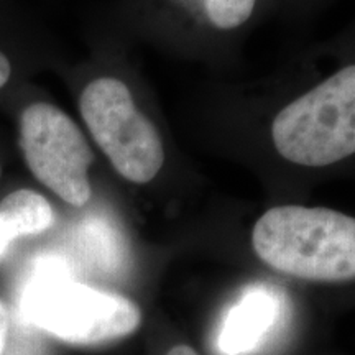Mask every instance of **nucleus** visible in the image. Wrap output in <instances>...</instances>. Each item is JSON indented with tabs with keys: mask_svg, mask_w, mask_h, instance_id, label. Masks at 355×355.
<instances>
[{
	"mask_svg": "<svg viewBox=\"0 0 355 355\" xmlns=\"http://www.w3.org/2000/svg\"><path fill=\"white\" fill-rule=\"evenodd\" d=\"M252 245L263 263L290 277L355 279V217L329 207H272L255 222Z\"/></svg>",
	"mask_w": 355,
	"mask_h": 355,
	"instance_id": "obj_1",
	"label": "nucleus"
},
{
	"mask_svg": "<svg viewBox=\"0 0 355 355\" xmlns=\"http://www.w3.org/2000/svg\"><path fill=\"white\" fill-rule=\"evenodd\" d=\"M272 140L279 157L301 166H329L355 155V64L279 110Z\"/></svg>",
	"mask_w": 355,
	"mask_h": 355,
	"instance_id": "obj_2",
	"label": "nucleus"
},
{
	"mask_svg": "<svg viewBox=\"0 0 355 355\" xmlns=\"http://www.w3.org/2000/svg\"><path fill=\"white\" fill-rule=\"evenodd\" d=\"M79 112L92 139L123 180L146 184L165 163L162 137L121 79L102 76L84 87Z\"/></svg>",
	"mask_w": 355,
	"mask_h": 355,
	"instance_id": "obj_3",
	"label": "nucleus"
},
{
	"mask_svg": "<svg viewBox=\"0 0 355 355\" xmlns=\"http://www.w3.org/2000/svg\"><path fill=\"white\" fill-rule=\"evenodd\" d=\"M30 322L74 345L122 339L140 327L141 311L125 296L68 278L50 279L26 301Z\"/></svg>",
	"mask_w": 355,
	"mask_h": 355,
	"instance_id": "obj_4",
	"label": "nucleus"
},
{
	"mask_svg": "<svg viewBox=\"0 0 355 355\" xmlns=\"http://www.w3.org/2000/svg\"><path fill=\"white\" fill-rule=\"evenodd\" d=\"M19 146L26 168L61 201L83 207L92 196L94 153L76 122L50 102H33L19 119Z\"/></svg>",
	"mask_w": 355,
	"mask_h": 355,
	"instance_id": "obj_5",
	"label": "nucleus"
},
{
	"mask_svg": "<svg viewBox=\"0 0 355 355\" xmlns=\"http://www.w3.org/2000/svg\"><path fill=\"white\" fill-rule=\"evenodd\" d=\"M282 303L266 286H252L229 309L222 322L217 347L224 355H243L255 350L279 318Z\"/></svg>",
	"mask_w": 355,
	"mask_h": 355,
	"instance_id": "obj_6",
	"label": "nucleus"
},
{
	"mask_svg": "<svg viewBox=\"0 0 355 355\" xmlns=\"http://www.w3.org/2000/svg\"><path fill=\"white\" fill-rule=\"evenodd\" d=\"M55 222L51 202L33 189H15L0 201V259L21 237L43 234Z\"/></svg>",
	"mask_w": 355,
	"mask_h": 355,
	"instance_id": "obj_7",
	"label": "nucleus"
},
{
	"mask_svg": "<svg viewBox=\"0 0 355 355\" xmlns=\"http://www.w3.org/2000/svg\"><path fill=\"white\" fill-rule=\"evenodd\" d=\"M196 2L207 21L219 30H232L250 19L257 0H191Z\"/></svg>",
	"mask_w": 355,
	"mask_h": 355,
	"instance_id": "obj_8",
	"label": "nucleus"
},
{
	"mask_svg": "<svg viewBox=\"0 0 355 355\" xmlns=\"http://www.w3.org/2000/svg\"><path fill=\"white\" fill-rule=\"evenodd\" d=\"M8 331H10V314H8L7 304L0 298V355L7 347Z\"/></svg>",
	"mask_w": 355,
	"mask_h": 355,
	"instance_id": "obj_9",
	"label": "nucleus"
},
{
	"mask_svg": "<svg viewBox=\"0 0 355 355\" xmlns=\"http://www.w3.org/2000/svg\"><path fill=\"white\" fill-rule=\"evenodd\" d=\"M12 78V63L10 58L6 53L0 51V89H3Z\"/></svg>",
	"mask_w": 355,
	"mask_h": 355,
	"instance_id": "obj_10",
	"label": "nucleus"
},
{
	"mask_svg": "<svg viewBox=\"0 0 355 355\" xmlns=\"http://www.w3.org/2000/svg\"><path fill=\"white\" fill-rule=\"evenodd\" d=\"M166 355H199L198 350H194L191 345H186V344H180V345H175V347H171L168 350Z\"/></svg>",
	"mask_w": 355,
	"mask_h": 355,
	"instance_id": "obj_11",
	"label": "nucleus"
},
{
	"mask_svg": "<svg viewBox=\"0 0 355 355\" xmlns=\"http://www.w3.org/2000/svg\"><path fill=\"white\" fill-rule=\"evenodd\" d=\"M0 178H2V165H0Z\"/></svg>",
	"mask_w": 355,
	"mask_h": 355,
	"instance_id": "obj_12",
	"label": "nucleus"
}]
</instances>
